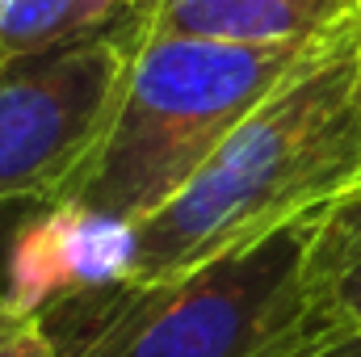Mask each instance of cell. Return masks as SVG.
<instances>
[{
    "label": "cell",
    "mask_w": 361,
    "mask_h": 357,
    "mask_svg": "<svg viewBox=\"0 0 361 357\" xmlns=\"http://www.w3.org/2000/svg\"><path fill=\"white\" fill-rule=\"evenodd\" d=\"M0 357H59V353H55V345H51V337H47V328H42V320H38L21 341H13Z\"/></svg>",
    "instance_id": "cell-10"
},
{
    "label": "cell",
    "mask_w": 361,
    "mask_h": 357,
    "mask_svg": "<svg viewBox=\"0 0 361 357\" xmlns=\"http://www.w3.org/2000/svg\"><path fill=\"white\" fill-rule=\"evenodd\" d=\"M63 219V206L51 198H17V202H0V298H21L34 311H42L34 303V294L25 290L30 282V257L38 248V240Z\"/></svg>",
    "instance_id": "cell-8"
},
{
    "label": "cell",
    "mask_w": 361,
    "mask_h": 357,
    "mask_svg": "<svg viewBox=\"0 0 361 357\" xmlns=\"http://www.w3.org/2000/svg\"><path fill=\"white\" fill-rule=\"evenodd\" d=\"M319 42V38H315ZM311 51V42L147 38L135 51L114 126L63 198L80 223L130 231L164 210L235 126Z\"/></svg>",
    "instance_id": "cell-3"
},
{
    "label": "cell",
    "mask_w": 361,
    "mask_h": 357,
    "mask_svg": "<svg viewBox=\"0 0 361 357\" xmlns=\"http://www.w3.org/2000/svg\"><path fill=\"white\" fill-rule=\"evenodd\" d=\"M307 357H361V332L336 337V341H328L324 349H315V353H307Z\"/></svg>",
    "instance_id": "cell-11"
},
{
    "label": "cell",
    "mask_w": 361,
    "mask_h": 357,
    "mask_svg": "<svg viewBox=\"0 0 361 357\" xmlns=\"http://www.w3.org/2000/svg\"><path fill=\"white\" fill-rule=\"evenodd\" d=\"M139 42L143 13H130L68 47L0 63V202L63 206L114 126Z\"/></svg>",
    "instance_id": "cell-4"
},
{
    "label": "cell",
    "mask_w": 361,
    "mask_h": 357,
    "mask_svg": "<svg viewBox=\"0 0 361 357\" xmlns=\"http://www.w3.org/2000/svg\"><path fill=\"white\" fill-rule=\"evenodd\" d=\"M328 206L156 282L101 277L42 320L59 357H307L349 337L324 315L315 240Z\"/></svg>",
    "instance_id": "cell-2"
},
{
    "label": "cell",
    "mask_w": 361,
    "mask_h": 357,
    "mask_svg": "<svg viewBox=\"0 0 361 357\" xmlns=\"http://www.w3.org/2000/svg\"><path fill=\"white\" fill-rule=\"evenodd\" d=\"M122 4H126V8H152L156 0H122Z\"/></svg>",
    "instance_id": "cell-12"
},
{
    "label": "cell",
    "mask_w": 361,
    "mask_h": 357,
    "mask_svg": "<svg viewBox=\"0 0 361 357\" xmlns=\"http://www.w3.org/2000/svg\"><path fill=\"white\" fill-rule=\"evenodd\" d=\"M357 17L361 0H156L143 8V34L214 42H315Z\"/></svg>",
    "instance_id": "cell-5"
},
{
    "label": "cell",
    "mask_w": 361,
    "mask_h": 357,
    "mask_svg": "<svg viewBox=\"0 0 361 357\" xmlns=\"http://www.w3.org/2000/svg\"><path fill=\"white\" fill-rule=\"evenodd\" d=\"M319 303L332 324L361 332V189L332 202L315 240Z\"/></svg>",
    "instance_id": "cell-7"
},
{
    "label": "cell",
    "mask_w": 361,
    "mask_h": 357,
    "mask_svg": "<svg viewBox=\"0 0 361 357\" xmlns=\"http://www.w3.org/2000/svg\"><path fill=\"white\" fill-rule=\"evenodd\" d=\"M130 13L143 8H126L122 0H0V63L68 47L105 25L126 21Z\"/></svg>",
    "instance_id": "cell-6"
},
{
    "label": "cell",
    "mask_w": 361,
    "mask_h": 357,
    "mask_svg": "<svg viewBox=\"0 0 361 357\" xmlns=\"http://www.w3.org/2000/svg\"><path fill=\"white\" fill-rule=\"evenodd\" d=\"M34 324H38V311H34L30 303H21V298H0V353H4L13 341H21Z\"/></svg>",
    "instance_id": "cell-9"
},
{
    "label": "cell",
    "mask_w": 361,
    "mask_h": 357,
    "mask_svg": "<svg viewBox=\"0 0 361 357\" xmlns=\"http://www.w3.org/2000/svg\"><path fill=\"white\" fill-rule=\"evenodd\" d=\"M361 189V17L311 42L177 198L126 231L118 277L156 282Z\"/></svg>",
    "instance_id": "cell-1"
}]
</instances>
